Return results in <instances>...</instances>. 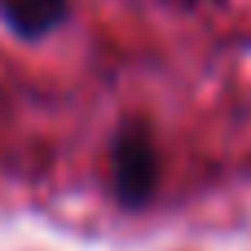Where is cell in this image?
Instances as JSON below:
<instances>
[{
  "mask_svg": "<svg viewBox=\"0 0 251 251\" xmlns=\"http://www.w3.org/2000/svg\"><path fill=\"white\" fill-rule=\"evenodd\" d=\"M110 190L115 203L141 212L159 194V141L146 119H124L110 141Z\"/></svg>",
  "mask_w": 251,
  "mask_h": 251,
  "instance_id": "1",
  "label": "cell"
},
{
  "mask_svg": "<svg viewBox=\"0 0 251 251\" xmlns=\"http://www.w3.org/2000/svg\"><path fill=\"white\" fill-rule=\"evenodd\" d=\"M71 13V0H0V22L22 44L49 40Z\"/></svg>",
  "mask_w": 251,
  "mask_h": 251,
  "instance_id": "2",
  "label": "cell"
}]
</instances>
